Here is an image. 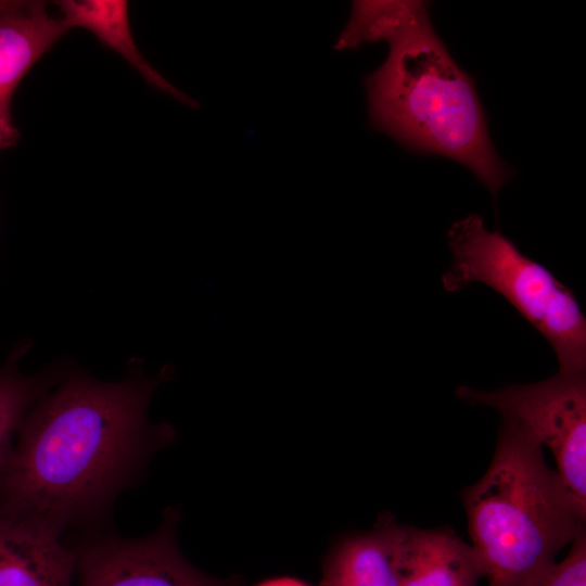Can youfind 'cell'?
Instances as JSON below:
<instances>
[{
    "instance_id": "cell-1",
    "label": "cell",
    "mask_w": 586,
    "mask_h": 586,
    "mask_svg": "<svg viewBox=\"0 0 586 586\" xmlns=\"http://www.w3.org/2000/svg\"><path fill=\"white\" fill-rule=\"evenodd\" d=\"M155 386L136 371L115 383L75 374L48 391L17 431L0 507L62 533L104 514L171 441L146 418Z\"/></svg>"
},
{
    "instance_id": "cell-2",
    "label": "cell",
    "mask_w": 586,
    "mask_h": 586,
    "mask_svg": "<svg viewBox=\"0 0 586 586\" xmlns=\"http://www.w3.org/2000/svg\"><path fill=\"white\" fill-rule=\"evenodd\" d=\"M430 4L388 41V54L364 78L369 126L418 154L451 158L493 196L513 170L498 156L474 78L434 30Z\"/></svg>"
},
{
    "instance_id": "cell-3",
    "label": "cell",
    "mask_w": 586,
    "mask_h": 586,
    "mask_svg": "<svg viewBox=\"0 0 586 586\" xmlns=\"http://www.w3.org/2000/svg\"><path fill=\"white\" fill-rule=\"evenodd\" d=\"M542 448L522 426L502 420L486 472L461 492L488 586H525L585 527L586 511Z\"/></svg>"
},
{
    "instance_id": "cell-4",
    "label": "cell",
    "mask_w": 586,
    "mask_h": 586,
    "mask_svg": "<svg viewBox=\"0 0 586 586\" xmlns=\"http://www.w3.org/2000/svg\"><path fill=\"white\" fill-rule=\"evenodd\" d=\"M447 241L451 265L441 278L447 292L491 288L546 339L559 372L586 374V317L571 289L500 231L487 230L477 214L455 221Z\"/></svg>"
},
{
    "instance_id": "cell-5",
    "label": "cell",
    "mask_w": 586,
    "mask_h": 586,
    "mask_svg": "<svg viewBox=\"0 0 586 586\" xmlns=\"http://www.w3.org/2000/svg\"><path fill=\"white\" fill-rule=\"evenodd\" d=\"M461 400L495 409L546 445L557 473L586 511V374L558 372L530 384H510L494 391L461 385Z\"/></svg>"
},
{
    "instance_id": "cell-6",
    "label": "cell",
    "mask_w": 586,
    "mask_h": 586,
    "mask_svg": "<svg viewBox=\"0 0 586 586\" xmlns=\"http://www.w3.org/2000/svg\"><path fill=\"white\" fill-rule=\"evenodd\" d=\"M178 512H165L161 526L140 538L98 536L76 548L79 586H240L191 564L176 540Z\"/></svg>"
},
{
    "instance_id": "cell-7",
    "label": "cell",
    "mask_w": 586,
    "mask_h": 586,
    "mask_svg": "<svg viewBox=\"0 0 586 586\" xmlns=\"http://www.w3.org/2000/svg\"><path fill=\"white\" fill-rule=\"evenodd\" d=\"M63 533L0 507V586H72L77 552Z\"/></svg>"
},
{
    "instance_id": "cell-8",
    "label": "cell",
    "mask_w": 586,
    "mask_h": 586,
    "mask_svg": "<svg viewBox=\"0 0 586 586\" xmlns=\"http://www.w3.org/2000/svg\"><path fill=\"white\" fill-rule=\"evenodd\" d=\"M405 527L384 513L371 530L342 538L326 557L321 586H399Z\"/></svg>"
},
{
    "instance_id": "cell-9",
    "label": "cell",
    "mask_w": 586,
    "mask_h": 586,
    "mask_svg": "<svg viewBox=\"0 0 586 586\" xmlns=\"http://www.w3.org/2000/svg\"><path fill=\"white\" fill-rule=\"evenodd\" d=\"M483 577L473 547L451 528L406 525L399 586H477Z\"/></svg>"
},
{
    "instance_id": "cell-10",
    "label": "cell",
    "mask_w": 586,
    "mask_h": 586,
    "mask_svg": "<svg viewBox=\"0 0 586 586\" xmlns=\"http://www.w3.org/2000/svg\"><path fill=\"white\" fill-rule=\"evenodd\" d=\"M58 7L68 30L82 28L90 31L103 46L119 54L151 87L182 104L198 106L193 98L174 86L140 52L131 34L127 1L63 0Z\"/></svg>"
},
{
    "instance_id": "cell-11",
    "label": "cell",
    "mask_w": 586,
    "mask_h": 586,
    "mask_svg": "<svg viewBox=\"0 0 586 586\" xmlns=\"http://www.w3.org/2000/svg\"><path fill=\"white\" fill-rule=\"evenodd\" d=\"M67 30L39 1L0 17V104L11 105L22 79Z\"/></svg>"
},
{
    "instance_id": "cell-12",
    "label": "cell",
    "mask_w": 586,
    "mask_h": 586,
    "mask_svg": "<svg viewBox=\"0 0 586 586\" xmlns=\"http://www.w3.org/2000/svg\"><path fill=\"white\" fill-rule=\"evenodd\" d=\"M26 352L18 346L0 368V483L10 464L17 431L33 405L58 382V373L25 375L17 360Z\"/></svg>"
},
{
    "instance_id": "cell-13",
    "label": "cell",
    "mask_w": 586,
    "mask_h": 586,
    "mask_svg": "<svg viewBox=\"0 0 586 586\" xmlns=\"http://www.w3.org/2000/svg\"><path fill=\"white\" fill-rule=\"evenodd\" d=\"M430 2L354 1L334 49H357L364 43L391 41Z\"/></svg>"
},
{
    "instance_id": "cell-14",
    "label": "cell",
    "mask_w": 586,
    "mask_h": 586,
    "mask_svg": "<svg viewBox=\"0 0 586 586\" xmlns=\"http://www.w3.org/2000/svg\"><path fill=\"white\" fill-rule=\"evenodd\" d=\"M525 586H586L585 527L576 534L562 561L545 568Z\"/></svg>"
},
{
    "instance_id": "cell-15",
    "label": "cell",
    "mask_w": 586,
    "mask_h": 586,
    "mask_svg": "<svg viewBox=\"0 0 586 586\" xmlns=\"http://www.w3.org/2000/svg\"><path fill=\"white\" fill-rule=\"evenodd\" d=\"M20 131L11 114V105L0 104V152L14 145Z\"/></svg>"
},
{
    "instance_id": "cell-16",
    "label": "cell",
    "mask_w": 586,
    "mask_h": 586,
    "mask_svg": "<svg viewBox=\"0 0 586 586\" xmlns=\"http://www.w3.org/2000/svg\"><path fill=\"white\" fill-rule=\"evenodd\" d=\"M36 1L24 0H0V17L25 11L34 5Z\"/></svg>"
},
{
    "instance_id": "cell-17",
    "label": "cell",
    "mask_w": 586,
    "mask_h": 586,
    "mask_svg": "<svg viewBox=\"0 0 586 586\" xmlns=\"http://www.w3.org/2000/svg\"><path fill=\"white\" fill-rule=\"evenodd\" d=\"M257 586H308V585L293 577H278V578L265 581Z\"/></svg>"
}]
</instances>
